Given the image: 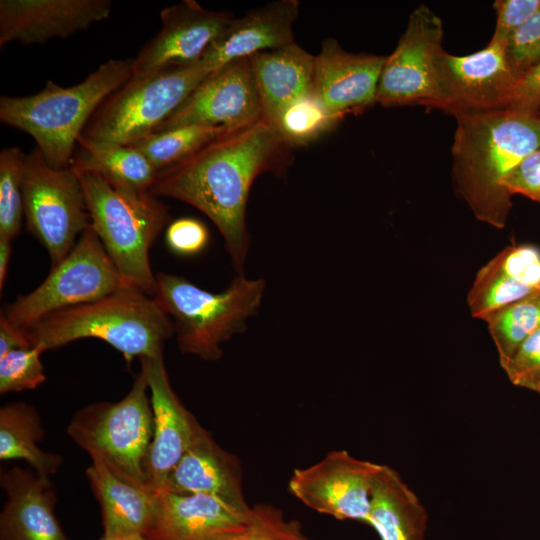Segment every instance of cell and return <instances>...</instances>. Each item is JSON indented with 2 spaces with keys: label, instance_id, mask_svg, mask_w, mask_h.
I'll return each mask as SVG.
<instances>
[{
  "label": "cell",
  "instance_id": "cell-1",
  "mask_svg": "<svg viewBox=\"0 0 540 540\" xmlns=\"http://www.w3.org/2000/svg\"><path fill=\"white\" fill-rule=\"evenodd\" d=\"M292 148L263 118L229 129L184 160L157 173L150 192L185 202L205 214L223 237L236 274H244L250 247L246 222L255 179L281 175Z\"/></svg>",
  "mask_w": 540,
  "mask_h": 540
},
{
  "label": "cell",
  "instance_id": "cell-2",
  "mask_svg": "<svg viewBox=\"0 0 540 540\" xmlns=\"http://www.w3.org/2000/svg\"><path fill=\"white\" fill-rule=\"evenodd\" d=\"M455 118L451 149L454 189L478 220L502 229L512 201L501 183L540 148V116L504 108Z\"/></svg>",
  "mask_w": 540,
  "mask_h": 540
},
{
  "label": "cell",
  "instance_id": "cell-3",
  "mask_svg": "<svg viewBox=\"0 0 540 540\" xmlns=\"http://www.w3.org/2000/svg\"><path fill=\"white\" fill-rule=\"evenodd\" d=\"M131 76L132 59H109L73 86L48 80L33 95L2 96L0 120L29 134L52 167H70L78 138L93 114Z\"/></svg>",
  "mask_w": 540,
  "mask_h": 540
},
{
  "label": "cell",
  "instance_id": "cell-4",
  "mask_svg": "<svg viewBox=\"0 0 540 540\" xmlns=\"http://www.w3.org/2000/svg\"><path fill=\"white\" fill-rule=\"evenodd\" d=\"M25 332L32 346L40 345L46 351L79 339L97 338L130 364L136 357L163 353L174 327L152 296L121 288L94 302L52 313Z\"/></svg>",
  "mask_w": 540,
  "mask_h": 540
},
{
  "label": "cell",
  "instance_id": "cell-5",
  "mask_svg": "<svg viewBox=\"0 0 540 540\" xmlns=\"http://www.w3.org/2000/svg\"><path fill=\"white\" fill-rule=\"evenodd\" d=\"M266 284L236 274L220 292H210L188 279L160 272L153 298L173 323L179 350L205 361L219 360L222 345L243 333L262 303Z\"/></svg>",
  "mask_w": 540,
  "mask_h": 540
},
{
  "label": "cell",
  "instance_id": "cell-6",
  "mask_svg": "<svg viewBox=\"0 0 540 540\" xmlns=\"http://www.w3.org/2000/svg\"><path fill=\"white\" fill-rule=\"evenodd\" d=\"M74 171L84 191L91 226L117 268L122 287L153 297L156 275L149 252L169 225L167 207L150 192L121 191L96 174Z\"/></svg>",
  "mask_w": 540,
  "mask_h": 540
},
{
  "label": "cell",
  "instance_id": "cell-7",
  "mask_svg": "<svg viewBox=\"0 0 540 540\" xmlns=\"http://www.w3.org/2000/svg\"><path fill=\"white\" fill-rule=\"evenodd\" d=\"M148 390L146 376L140 370L120 401L97 402L77 411L67 434L92 461L102 463L126 482L150 489L143 469L154 428Z\"/></svg>",
  "mask_w": 540,
  "mask_h": 540
},
{
  "label": "cell",
  "instance_id": "cell-8",
  "mask_svg": "<svg viewBox=\"0 0 540 540\" xmlns=\"http://www.w3.org/2000/svg\"><path fill=\"white\" fill-rule=\"evenodd\" d=\"M211 73L198 62L131 77L102 102L82 135L130 145L155 132Z\"/></svg>",
  "mask_w": 540,
  "mask_h": 540
},
{
  "label": "cell",
  "instance_id": "cell-9",
  "mask_svg": "<svg viewBox=\"0 0 540 540\" xmlns=\"http://www.w3.org/2000/svg\"><path fill=\"white\" fill-rule=\"evenodd\" d=\"M121 288L117 268L90 224L45 280L6 305L1 317L25 331L52 313L94 302Z\"/></svg>",
  "mask_w": 540,
  "mask_h": 540
},
{
  "label": "cell",
  "instance_id": "cell-10",
  "mask_svg": "<svg viewBox=\"0 0 540 540\" xmlns=\"http://www.w3.org/2000/svg\"><path fill=\"white\" fill-rule=\"evenodd\" d=\"M23 199L28 229L46 248L53 267L91 224L80 179L71 166L52 167L35 148L25 159Z\"/></svg>",
  "mask_w": 540,
  "mask_h": 540
},
{
  "label": "cell",
  "instance_id": "cell-11",
  "mask_svg": "<svg viewBox=\"0 0 540 540\" xmlns=\"http://www.w3.org/2000/svg\"><path fill=\"white\" fill-rule=\"evenodd\" d=\"M441 18L425 4L410 14L396 48L386 56L376 102L384 107L424 105L439 108L436 61L442 49Z\"/></svg>",
  "mask_w": 540,
  "mask_h": 540
},
{
  "label": "cell",
  "instance_id": "cell-12",
  "mask_svg": "<svg viewBox=\"0 0 540 540\" xmlns=\"http://www.w3.org/2000/svg\"><path fill=\"white\" fill-rule=\"evenodd\" d=\"M381 464L334 450L317 463L295 469L290 493L308 508L337 520L367 524L373 483Z\"/></svg>",
  "mask_w": 540,
  "mask_h": 540
},
{
  "label": "cell",
  "instance_id": "cell-13",
  "mask_svg": "<svg viewBox=\"0 0 540 540\" xmlns=\"http://www.w3.org/2000/svg\"><path fill=\"white\" fill-rule=\"evenodd\" d=\"M440 110L462 113L504 109L521 77L509 64L504 48L488 43L465 56L442 50L436 61Z\"/></svg>",
  "mask_w": 540,
  "mask_h": 540
},
{
  "label": "cell",
  "instance_id": "cell-14",
  "mask_svg": "<svg viewBox=\"0 0 540 540\" xmlns=\"http://www.w3.org/2000/svg\"><path fill=\"white\" fill-rule=\"evenodd\" d=\"M160 18L158 33L132 59V78L198 63L234 17L183 0L164 8Z\"/></svg>",
  "mask_w": 540,
  "mask_h": 540
},
{
  "label": "cell",
  "instance_id": "cell-15",
  "mask_svg": "<svg viewBox=\"0 0 540 540\" xmlns=\"http://www.w3.org/2000/svg\"><path fill=\"white\" fill-rule=\"evenodd\" d=\"M262 119L249 57L211 73L155 131L188 125L238 128Z\"/></svg>",
  "mask_w": 540,
  "mask_h": 540
},
{
  "label": "cell",
  "instance_id": "cell-16",
  "mask_svg": "<svg viewBox=\"0 0 540 540\" xmlns=\"http://www.w3.org/2000/svg\"><path fill=\"white\" fill-rule=\"evenodd\" d=\"M151 394L154 428L145 460L144 474L150 489H164L166 481L200 429L194 415L172 389L164 354L140 358Z\"/></svg>",
  "mask_w": 540,
  "mask_h": 540
},
{
  "label": "cell",
  "instance_id": "cell-17",
  "mask_svg": "<svg viewBox=\"0 0 540 540\" xmlns=\"http://www.w3.org/2000/svg\"><path fill=\"white\" fill-rule=\"evenodd\" d=\"M253 507L205 493L155 492L149 540H222L243 531Z\"/></svg>",
  "mask_w": 540,
  "mask_h": 540
},
{
  "label": "cell",
  "instance_id": "cell-18",
  "mask_svg": "<svg viewBox=\"0 0 540 540\" xmlns=\"http://www.w3.org/2000/svg\"><path fill=\"white\" fill-rule=\"evenodd\" d=\"M109 0H1L0 47L67 38L109 18Z\"/></svg>",
  "mask_w": 540,
  "mask_h": 540
},
{
  "label": "cell",
  "instance_id": "cell-19",
  "mask_svg": "<svg viewBox=\"0 0 540 540\" xmlns=\"http://www.w3.org/2000/svg\"><path fill=\"white\" fill-rule=\"evenodd\" d=\"M386 56L352 53L327 38L314 61L312 94L342 119L376 103Z\"/></svg>",
  "mask_w": 540,
  "mask_h": 540
},
{
  "label": "cell",
  "instance_id": "cell-20",
  "mask_svg": "<svg viewBox=\"0 0 540 540\" xmlns=\"http://www.w3.org/2000/svg\"><path fill=\"white\" fill-rule=\"evenodd\" d=\"M298 15L297 0H280L233 18L199 62L215 72L235 60L291 44Z\"/></svg>",
  "mask_w": 540,
  "mask_h": 540
},
{
  "label": "cell",
  "instance_id": "cell-21",
  "mask_svg": "<svg viewBox=\"0 0 540 540\" xmlns=\"http://www.w3.org/2000/svg\"><path fill=\"white\" fill-rule=\"evenodd\" d=\"M0 483L8 497L0 515V540H66L48 476L13 467L1 472Z\"/></svg>",
  "mask_w": 540,
  "mask_h": 540
},
{
  "label": "cell",
  "instance_id": "cell-22",
  "mask_svg": "<svg viewBox=\"0 0 540 540\" xmlns=\"http://www.w3.org/2000/svg\"><path fill=\"white\" fill-rule=\"evenodd\" d=\"M540 291V250L532 245L505 247L479 269L468 293L472 317L491 313Z\"/></svg>",
  "mask_w": 540,
  "mask_h": 540
},
{
  "label": "cell",
  "instance_id": "cell-23",
  "mask_svg": "<svg viewBox=\"0 0 540 540\" xmlns=\"http://www.w3.org/2000/svg\"><path fill=\"white\" fill-rule=\"evenodd\" d=\"M163 490L205 493L248 506L242 490V469L238 458L219 446L202 426L170 473Z\"/></svg>",
  "mask_w": 540,
  "mask_h": 540
},
{
  "label": "cell",
  "instance_id": "cell-24",
  "mask_svg": "<svg viewBox=\"0 0 540 540\" xmlns=\"http://www.w3.org/2000/svg\"><path fill=\"white\" fill-rule=\"evenodd\" d=\"M249 60L262 118L273 127L289 105L312 93L315 56L293 42Z\"/></svg>",
  "mask_w": 540,
  "mask_h": 540
},
{
  "label": "cell",
  "instance_id": "cell-25",
  "mask_svg": "<svg viewBox=\"0 0 540 540\" xmlns=\"http://www.w3.org/2000/svg\"><path fill=\"white\" fill-rule=\"evenodd\" d=\"M86 476L101 509L103 536L146 537L154 520L155 492L122 480L96 461Z\"/></svg>",
  "mask_w": 540,
  "mask_h": 540
},
{
  "label": "cell",
  "instance_id": "cell-26",
  "mask_svg": "<svg viewBox=\"0 0 540 540\" xmlns=\"http://www.w3.org/2000/svg\"><path fill=\"white\" fill-rule=\"evenodd\" d=\"M426 508L399 473L381 464L373 483L367 524L381 540H424Z\"/></svg>",
  "mask_w": 540,
  "mask_h": 540
},
{
  "label": "cell",
  "instance_id": "cell-27",
  "mask_svg": "<svg viewBox=\"0 0 540 540\" xmlns=\"http://www.w3.org/2000/svg\"><path fill=\"white\" fill-rule=\"evenodd\" d=\"M76 148L71 167L96 174L116 189L147 193L156 180L158 171L131 146L95 141L81 135Z\"/></svg>",
  "mask_w": 540,
  "mask_h": 540
},
{
  "label": "cell",
  "instance_id": "cell-28",
  "mask_svg": "<svg viewBox=\"0 0 540 540\" xmlns=\"http://www.w3.org/2000/svg\"><path fill=\"white\" fill-rule=\"evenodd\" d=\"M38 412L18 401L0 408V459L25 460L37 473L51 476L62 464L59 454L44 451L38 443L44 438Z\"/></svg>",
  "mask_w": 540,
  "mask_h": 540
},
{
  "label": "cell",
  "instance_id": "cell-29",
  "mask_svg": "<svg viewBox=\"0 0 540 540\" xmlns=\"http://www.w3.org/2000/svg\"><path fill=\"white\" fill-rule=\"evenodd\" d=\"M229 129L222 126L188 125L153 132L128 145L143 154L159 172L193 154Z\"/></svg>",
  "mask_w": 540,
  "mask_h": 540
},
{
  "label": "cell",
  "instance_id": "cell-30",
  "mask_svg": "<svg viewBox=\"0 0 540 540\" xmlns=\"http://www.w3.org/2000/svg\"><path fill=\"white\" fill-rule=\"evenodd\" d=\"M483 321L487 323L502 367L540 327V291L491 313Z\"/></svg>",
  "mask_w": 540,
  "mask_h": 540
},
{
  "label": "cell",
  "instance_id": "cell-31",
  "mask_svg": "<svg viewBox=\"0 0 540 540\" xmlns=\"http://www.w3.org/2000/svg\"><path fill=\"white\" fill-rule=\"evenodd\" d=\"M340 120L311 93L289 105L273 128L293 148L317 140Z\"/></svg>",
  "mask_w": 540,
  "mask_h": 540
},
{
  "label": "cell",
  "instance_id": "cell-32",
  "mask_svg": "<svg viewBox=\"0 0 540 540\" xmlns=\"http://www.w3.org/2000/svg\"><path fill=\"white\" fill-rule=\"evenodd\" d=\"M26 154L19 147L0 152V237L14 239L24 215L23 175Z\"/></svg>",
  "mask_w": 540,
  "mask_h": 540
},
{
  "label": "cell",
  "instance_id": "cell-33",
  "mask_svg": "<svg viewBox=\"0 0 540 540\" xmlns=\"http://www.w3.org/2000/svg\"><path fill=\"white\" fill-rule=\"evenodd\" d=\"M45 351L35 345L0 357V393L31 390L44 383L46 375L40 356Z\"/></svg>",
  "mask_w": 540,
  "mask_h": 540
},
{
  "label": "cell",
  "instance_id": "cell-34",
  "mask_svg": "<svg viewBox=\"0 0 540 540\" xmlns=\"http://www.w3.org/2000/svg\"><path fill=\"white\" fill-rule=\"evenodd\" d=\"M222 540H310L301 523L287 519L283 512L270 504L253 506V515L246 528Z\"/></svg>",
  "mask_w": 540,
  "mask_h": 540
},
{
  "label": "cell",
  "instance_id": "cell-35",
  "mask_svg": "<svg viewBox=\"0 0 540 540\" xmlns=\"http://www.w3.org/2000/svg\"><path fill=\"white\" fill-rule=\"evenodd\" d=\"M502 368L512 384L539 394L540 327L519 345Z\"/></svg>",
  "mask_w": 540,
  "mask_h": 540
},
{
  "label": "cell",
  "instance_id": "cell-36",
  "mask_svg": "<svg viewBox=\"0 0 540 540\" xmlns=\"http://www.w3.org/2000/svg\"><path fill=\"white\" fill-rule=\"evenodd\" d=\"M503 48L507 61L520 76L540 62V10L512 34Z\"/></svg>",
  "mask_w": 540,
  "mask_h": 540
},
{
  "label": "cell",
  "instance_id": "cell-37",
  "mask_svg": "<svg viewBox=\"0 0 540 540\" xmlns=\"http://www.w3.org/2000/svg\"><path fill=\"white\" fill-rule=\"evenodd\" d=\"M210 234L203 222L192 217L176 219L166 227L165 241L168 248L180 256H195L209 244Z\"/></svg>",
  "mask_w": 540,
  "mask_h": 540
},
{
  "label": "cell",
  "instance_id": "cell-38",
  "mask_svg": "<svg viewBox=\"0 0 540 540\" xmlns=\"http://www.w3.org/2000/svg\"><path fill=\"white\" fill-rule=\"evenodd\" d=\"M494 33L488 43L504 47L512 34L540 10V0H497Z\"/></svg>",
  "mask_w": 540,
  "mask_h": 540
},
{
  "label": "cell",
  "instance_id": "cell-39",
  "mask_svg": "<svg viewBox=\"0 0 540 540\" xmlns=\"http://www.w3.org/2000/svg\"><path fill=\"white\" fill-rule=\"evenodd\" d=\"M501 186L511 196L521 194L540 203V148L516 165Z\"/></svg>",
  "mask_w": 540,
  "mask_h": 540
},
{
  "label": "cell",
  "instance_id": "cell-40",
  "mask_svg": "<svg viewBox=\"0 0 540 540\" xmlns=\"http://www.w3.org/2000/svg\"><path fill=\"white\" fill-rule=\"evenodd\" d=\"M505 108L538 113L540 110V62L519 78Z\"/></svg>",
  "mask_w": 540,
  "mask_h": 540
},
{
  "label": "cell",
  "instance_id": "cell-41",
  "mask_svg": "<svg viewBox=\"0 0 540 540\" xmlns=\"http://www.w3.org/2000/svg\"><path fill=\"white\" fill-rule=\"evenodd\" d=\"M32 347L27 334L0 317V357L7 353Z\"/></svg>",
  "mask_w": 540,
  "mask_h": 540
},
{
  "label": "cell",
  "instance_id": "cell-42",
  "mask_svg": "<svg viewBox=\"0 0 540 540\" xmlns=\"http://www.w3.org/2000/svg\"><path fill=\"white\" fill-rule=\"evenodd\" d=\"M12 239L0 237V290L2 291L7 279L9 263L12 254Z\"/></svg>",
  "mask_w": 540,
  "mask_h": 540
},
{
  "label": "cell",
  "instance_id": "cell-43",
  "mask_svg": "<svg viewBox=\"0 0 540 540\" xmlns=\"http://www.w3.org/2000/svg\"><path fill=\"white\" fill-rule=\"evenodd\" d=\"M98 540H149L146 537H131V538H108L105 536H102V538Z\"/></svg>",
  "mask_w": 540,
  "mask_h": 540
},
{
  "label": "cell",
  "instance_id": "cell-44",
  "mask_svg": "<svg viewBox=\"0 0 540 540\" xmlns=\"http://www.w3.org/2000/svg\"><path fill=\"white\" fill-rule=\"evenodd\" d=\"M537 115H539V116H540V110L538 111Z\"/></svg>",
  "mask_w": 540,
  "mask_h": 540
},
{
  "label": "cell",
  "instance_id": "cell-45",
  "mask_svg": "<svg viewBox=\"0 0 540 540\" xmlns=\"http://www.w3.org/2000/svg\"><path fill=\"white\" fill-rule=\"evenodd\" d=\"M539 395H540V392H539Z\"/></svg>",
  "mask_w": 540,
  "mask_h": 540
}]
</instances>
